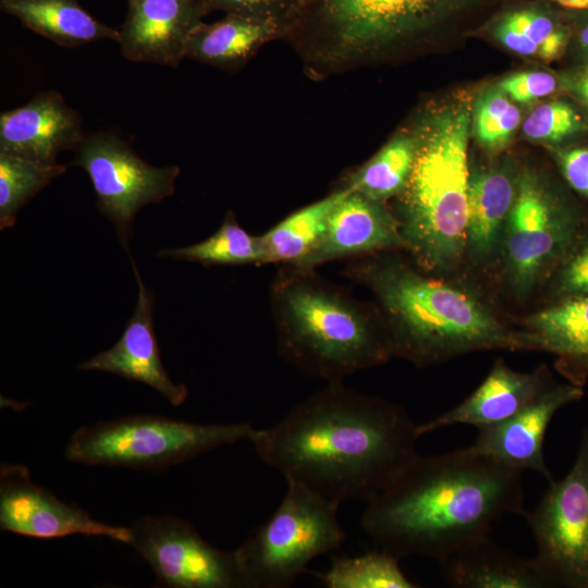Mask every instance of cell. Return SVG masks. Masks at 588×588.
Listing matches in <instances>:
<instances>
[{"mask_svg": "<svg viewBox=\"0 0 588 588\" xmlns=\"http://www.w3.org/2000/svg\"><path fill=\"white\" fill-rule=\"evenodd\" d=\"M271 305L279 353L310 376L340 381L392 356L383 323L311 270L278 275Z\"/></svg>", "mask_w": 588, "mask_h": 588, "instance_id": "5b68a950", "label": "cell"}, {"mask_svg": "<svg viewBox=\"0 0 588 588\" xmlns=\"http://www.w3.org/2000/svg\"><path fill=\"white\" fill-rule=\"evenodd\" d=\"M74 151L71 164L88 174L99 211L114 225L121 244L128 252L137 212L174 193L180 168L147 163L126 142L108 131L85 134Z\"/></svg>", "mask_w": 588, "mask_h": 588, "instance_id": "30bf717a", "label": "cell"}, {"mask_svg": "<svg viewBox=\"0 0 588 588\" xmlns=\"http://www.w3.org/2000/svg\"><path fill=\"white\" fill-rule=\"evenodd\" d=\"M79 113L58 90L36 93L25 105L0 114V151L44 163L75 149L84 137Z\"/></svg>", "mask_w": 588, "mask_h": 588, "instance_id": "ac0fdd59", "label": "cell"}, {"mask_svg": "<svg viewBox=\"0 0 588 588\" xmlns=\"http://www.w3.org/2000/svg\"><path fill=\"white\" fill-rule=\"evenodd\" d=\"M399 559L378 549L358 556L332 560L330 567L315 576L328 588H415L400 567Z\"/></svg>", "mask_w": 588, "mask_h": 588, "instance_id": "f546056e", "label": "cell"}, {"mask_svg": "<svg viewBox=\"0 0 588 588\" xmlns=\"http://www.w3.org/2000/svg\"><path fill=\"white\" fill-rule=\"evenodd\" d=\"M583 395L581 385L553 383L513 416L479 429L467 449L520 471L534 470L551 482L552 475L543 456L546 432L554 415Z\"/></svg>", "mask_w": 588, "mask_h": 588, "instance_id": "9a60e30c", "label": "cell"}, {"mask_svg": "<svg viewBox=\"0 0 588 588\" xmlns=\"http://www.w3.org/2000/svg\"><path fill=\"white\" fill-rule=\"evenodd\" d=\"M0 528L38 539L79 534L126 544L131 540L130 527L96 520L78 505L59 500L50 490L32 481L24 464H1Z\"/></svg>", "mask_w": 588, "mask_h": 588, "instance_id": "4fadbf2b", "label": "cell"}, {"mask_svg": "<svg viewBox=\"0 0 588 588\" xmlns=\"http://www.w3.org/2000/svg\"><path fill=\"white\" fill-rule=\"evenodd\" d=\"M522 126L527 139L556 146L585 133L588 120L572 102L554 99L537 106Z\"/></svg>", "mask_w": 588, "mask_h": 588, "instance_id": "4dcf8cb0", "label": "cell"}, {"mask_svg": "<svg viewBox=\"0 0 588 588\" xmlns=\"http://www.w3.org/2000/svg\"><path fill=\"white\" fill-rule=\"evenodd\" d=\"M518 174L509 160L469 168L464 261L471 268L495 267Z\"/></svg>", "mask_w": 588, "mask_h": 588, "instance_id": "d6986e66", "label": "cell"}, {"mask_svg": "<svg viewBox=\"0 0 588 588\" xmlns=\"http://www.w3.org/2000/svg\"><path fill=\"white\" fill-rule=\"evenodd\" d=\"M547 1L566 11L577 12V11L588 10V0H547Z\"/></svg>", "mask_w": 588, "mask_h": 588, "instance_id": "f35d334b", "label": "cell"}, {"mask_svg": "<svg viewBox=\"0 0 588 588\" xmlns=\"http://www.w3.org/2000/svg\"><path fill=\"white\" fill-rule=\"evenodd\" d=\"M470 107L457 99L428 111L414 131L417 154L395 208L405 248L418 267L445 277L464 262Z\"/></svg>", "mask_w": 588, "mask_h": 588, "instance_id": "277c9868", "label": "cell"}, {"mask_svg": "<svg viewBox=\"0 0 588 588\" xmlns=\"http://www.w3.org/2000/svg\"><path fill=\"white\" fill-rule=\"evenodd\" d=\"M210 12L222 11L225 14H240L260 19H270L285 24L290 28L297 16L302 0H204Z\"/></svg>", "mask_w": 588, "mask_h": 588, "instance_id": "836d02e7", "label": "cell"}, {"mask_svg": "<svg viewBox=\"0 0 588 588\" xmlns=\"http://www.w3.org/2000/svg\"><path fill=\"white\" fill-rule=\"evenodd\" d=\"M158 256L197 261L204 266L264 264L260 236L246 232L232 211L225 215L220 228L205 241L182 248L161 249Z\"/></svg>", "mask_w": 588, "mask_h": 588, "instance_id": "83f0119b", "label": "cell"}, {"mask_svg": "<svg viewBox=\"0 0 588 588\" xmlns=\"http://www.w3.org/2000/svg\"><path fill=\"white\" fill-rule=\"evenodd\" d=\"M0 9L62 47L119 38V29L94 17L77 0H0Z\"/></svg>", "mask_w": 588, "mask_h": 588, "instance_id": "d4e9b609", "label": "cell"}, {"mask_svg": "<svg viewBox=\"0 0 588 588\" xmlns=\"http://www.w3.org/2000/svg\"><path fill=\"white\" fill-rule=\"evenodd\" d=\"M537 351L559 357L572 383L588 378V296L549 304L522 321Z\"/></svg>", "mask_w": 588, "mask_h": 588, "instance_id": "603a6c76", "label": "cell"}, {"mask_svg": "<svg viewBox=\"0 0 588 588\" xmlns=\"http://www.w3.org/2000/svg\"><path fill=\"white\" fill-rule=\"evenodd\" d=\"M554 156L567 185L588 198V146L561 147L554 150Z\"/></svg>", "mask_w": 588, "mask_h": 588, "instance_id": "d590c367", "label": "cell"}, {"mask_svg": "<svg viewBox=\"0 0 588 588\" xmlns=\"http://www.w3.org/2000/svg\"><path fill=\"white\" fill-rule=\"evenodd\" d=\"M587 223L563 186L541 173L519 171L494 267L504 290L524 301L546 286Z\"/></svg>", "mask_w": 588, "mask_h": 588, "instance_id": "52a82bcc", "label": "cell"}, {"mask_svg": "<svg viewBox=\"0 0 588 588\" xmlns=\"http://www.w3.org/2000/svg\"><path fill=\"white\" fill-rule=\"evenodd\" d=\"M416 154L415 133H400L352 174L345 188L380 201L397 197L408 183Z\"/></svg>", "mask_w": 588, "mask_h": 588, "instance_id": "4316f807", "label": "cell"}, {"mask_svg": "<svg viewBox=\"0 0 588 588\" xmlns=\"http://www.w3.org/2000/svg\"><path fill=\"white\" fill-rule=\"evenodd\" d=\"M549 483L537 506L525 513L535 558L556 587L588 588V429L569 473Z\"/></svg>", "mask_w": 588, "mask_h": 588, "instance_id": "8fae6325", "label": "cell"}, {"mask_svg": "<svg viewBox=\"0 0 588 588\" xmlns=\"http://www.w3.org/2000/svg\"><path fill=\"white\" fill-rule=\"evenodd\" d=\"M522 473L467 448L417 454L367 502L362 529L399 560L439 562L503 516L526 513Z\"/></svg>", "mask_w": 588, "mask_h": 588, "instance_id": "7a4b0ae2", "label": "cell"}, {"mask_svg": "<svg viewBox=\"0 0 588 588\" xmlns=\"http://www.w3.org/2000/svg\"><path fill=\"white\" fill-rule=\"evenodd\" d=\"M248 422L201 425L157 415H135L77 429L65 458L85 465L160 469L241 440H250Z\"/></svg>", "mask_w": 588, "mask_h": 588, "instance_id": "9c48e42d", "label": "cell"}, {"mask_svg": "<svg viewBox=\"0 0 588 588\" xmlns=\"http://www.w3.org/2000/svg\"><path fill=\"white\" fill-rule=\"evenodd\" d=\"M522 122L518 107L500 88L486 93L475 110L474 130L478 143L489 151L503 149Z\"/></svg>", "mask_w": 588, "mask_h": 588, "instance_id": "1f68e13d", "label": "cell"}, {"mask_svg": "<svg viewBox=\"0 0 588 588\" xmlns=\"http://www.w3.org/2000/svg\"><path fill=\"white\" fill-rule=\"evenodd\" d=\"M383 253L352 262L348 274L377 299L392 356L427 367L477 351L535 350L479 294Z\"/></svg>", "mask_w": 588, "mask_h": 588, "instance_id": "3957f363", "label": "cell"}, {"mask_svg": "<svg viewBox=\"0 0 588 588\" xmlns=\"http://www.w3.org/2000/svg\"><path fill=\"white\" fill-rule=\"evenodd\" d=\"M128 544L150 565L157 587L245 588L234 551L207 542L174 515H147L131 527Z\"/></svg>", "mask_w": 588, "mask_h": 588, "instance_id": "7c38bea8", "label": "cell"}, {"mask_svg": "<svg viewBox=\"0 0 588 588\" xmlns=\"http://www.w3.org/2000/svg\"><path fill=\"white\" fill-rule=\"evenodd\" d=\"M130 258L138 287L134 313L120 340L111 348L81 363L77 369L110 372L147 384L170 404L179 406L186 400L188 390L185 384L173 382L163 367L154 329V295Z\"/></svg>", "mask_w": 588, "mask_h": 588, "instance_id": "e0dca14e", "label": "cell"}, {"mask_svg": "<svg viewBox=\"0 0 588 588\" xmlns=\"http://www.w3.org/2000/svg\"><path fill=\"white\" fill-rule=\"evenodd\" d=\"M441 575L457 588H553L552 576L536 559L516 555L489 534L477 537L440 560Z\"/></svg>", "mask_w": 588, "mask_h": 588, "instance_id": "44dd1931", "label": "cell"}, {"mask_svg": "<svg viewBox=\"0 0 588 588\" xmlns=\"http://www.w3.org/2000/svg\"><path fill=\"white\" fill-rule=\"evenodd\" d=\"M563 86L572 93L588 110V64L566 76Z\"/></svg>", "mask_w": 588, "mask_h": 588, "instance_id": "74e56055", "label": "cell"}, {"mask_svg": "<svg viewBox=\"0 0 588 588\" xmlns=\"http://www.w3.org/2000/svg\"><path fill=\"white\" fill-rule=\"evenodd\" d=\"M553 382L549 371L539 367L522 372L497 360L481 384L463 402L441 415L418 425L420 436L453 425L483 429L513 416Z\"/></svg>", "mask_w": 588, "mask_h": 588, "instance_id": "ffe728a7", "label": "cell"}, {"mask_svg": "<svg viewBox=\"0 0 588 588\" xmlns=\"http://www.w3.org/2000/svg\"><path fill=\"white\" fill-rule=\"evenodd\" d=\"M515 0H302L290 33L351 61L483 23Z\"/></svg>", "mask_w": 588, "mask_h": 588, "instance_id": "8992f818", "label": "cell"}, {"mask_svg": "<svg viewBox=\"0 0 588 588\" xmlns=\"http://www.w3.org/2000/svg\"><path fill=\"white\" fill-rule=\"evenodd\" d=\"M346 188L310 204L277 223L260 236L264 264L283 262L295 267L321 237L328 218Z\"/></svg>", "mask_w": 588, "mask_h": 588, "instance_id": "484cf974", "label": "cell"}, {"mask_svg": "<svg viewBox=\"0 0 588 588\" xmlns=\"http://www.w3.org/2000/svg\"><path fill=\"white\" fill-rule=\"evenodd\" d=\"M399 248H405V245L394 213L383 201L346 188L315 247L293 268L313 270L334 259Z\"/></svg>", "mask_w": 588, "mask_h": 588, "instance_id": "2e32d148", "label": "cell"}, {"mask_svg": "<svg viewBox=\"0 0 588 588\" xmlns=\"http://www.w3.org/2000/svg\"><path fill=\"white\" fill-rule=\"evenodd\" d=\"M119 29L121 54L130 61L175 68L194 29L209 14L204 0H126Z\"/></svg>", "mask_w": 588, "mask_h": 588, "instance_id": "5bb4252c", "label": "cell"}, {"mask_svg": "<svg viewBox=\"0 0 588 588\" xmlns=\"http://www.w3.org/2000/svg\"><path fill=\"white\" fill-rule=\"evenodd\" d=\"M65 171V164L0 151V230L13 226L22 207Z\"/></svg>", "mask_w": 588, "mask_h": 588, "instance_id": "f1b7e54d", "label": "cell"}, {"mask_svg": "<svg viewBox=\"0 0 588 588\" xmlns=\"http://www.w3.org/2000/svg\"><path fill=\"white\" fill-rule=\"evenodd\" d=\"M549 304L588 296V223L546 285Z\"/></svg>", "mask_w": 588, "mask_h": 588, "instance_id": "d6a6232c", "label": "cell"}, {"mask_svg": "<svg viewBox=\"0 0 588 588\" xmlns=\"http://www.w3.org/2000/svg\"><path fill=\"white\" fill-rule=\"evenodd\" d=\"M572 23V40L581 59L588 64V10L569 11Z\"/></svg>", "mask_w": 588, "mask_h": 588, "instance_id": "8d00e7d4", "label": "cell"}, {"mask_svg": "<svg viewBox=\"0 0 588 588\" xmlns=\"http://www.w3.org/2000/svg\"><path fill=\"white\" fill-rule=\"evenodd\" d=\"M289 33L285 24L240 14L200 23L188 38L185 58L222 69L242 65L267 41Z\"/></svg>", "mask_w": 588, "mask_h": 588, "instance_id": "cb8c5ba5", "label": "cell"}, {"mask_svg": "<svg viewBox=\"0 0 588 588\" xmlns=\"http://www.w3.org/2000/svg\"><path fill=\"white\" fill-rule=\"evenodd\" d=\"M274 513L234 550L245 588H286L316 558L341 548L339 504L286 481Z\"/></svg>", "mask_w": 588, "mask_h": 588, "instance_id": "ba28073f", "label": "cell"}, {"mask_svg": "<svg viewBox=\"0 0 588 588\" xmlns=\"http://www.w3.org/2000/svg\"><path fill=\"white\" fill-rule=\"evenodd\" d=\"M563 81L547 71H525L503 78L499 88L514 102L529 103L554 94Z\"/></svg>", "mask_w": 588, "mask_h": 588, "instance_id": "e575fe53", "label": "cell"}, {"mask_svg": "<svg viewBox=\"0 0 588 588\" xmlns=\"http://www.w3.org/2000/svg\"><path fill=\"white\" fill-rule=\"evenodd\" d=\"M482 29L499 44L522 57L553 61L572 40L569 11L561 12L547 0H516L500 9Z\"/></svg>", "mask_w": 588, "mask_h": 588, "instance_id": "7402d4cb", "label": "cell"}, {"mask_svg": "<svg viewBox=\"0 0 588 588\" xmlns=\"http://www.w3.org/2000/svg\"><path fill=\"white\" fill-rule=\"evenodd\" d=\"M421 436L405 409L329 383L250 438L257 455L286 481L341 504L366 503L418 454Z\"/></svg>", "mask_w": 588, "mask_h": 588, "instance_id": "6da1fadb", "label": "cell"}]
</instances>
